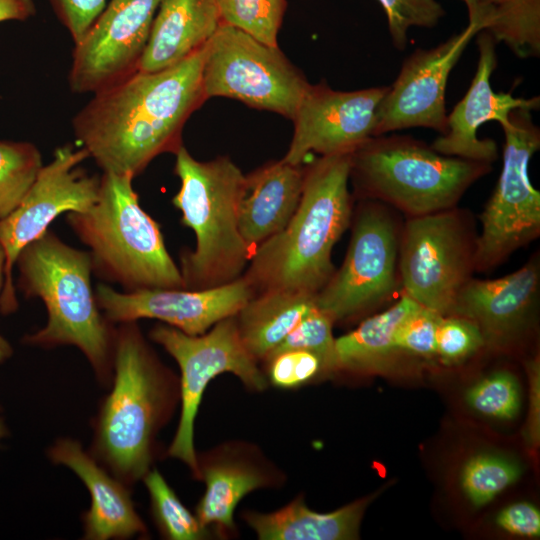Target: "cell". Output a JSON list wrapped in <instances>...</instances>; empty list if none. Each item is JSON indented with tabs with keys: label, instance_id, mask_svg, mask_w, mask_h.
I'll return each instance as SVG.
<instances>
[{
	"label": "cell",
	"instance_id": "6da1fadb",
	"mask_svg": "<svg viewBox=\"0 0 540 540\" xmlns=\"http://www.w3.org/2000/svg\"><path fill=\"white\" fill-rule=\"evenodd\" d=\"M205 47L173 66L136 71L93 93L75 114L77 145L103 172L134 178L158 155L178 150L184 124L206 101Z\"/></svg>",
	"mask_w": 540,
	"mask_h": 540
},
{
	"label": "cell",
	"instance_id": "7a4b0ae2",
	"mask_svg": "<svg viewBox=\"0 0 540 540\" xmlns=\"http://www.w3.org/2000/svg\"><path fill=\"white\" fill-rule=\"evenodd\" d=\"M351 153L320 156L305 169L301 198L290 221L251 255L245 278L252 288L316 295L332 277V249L352 212Z\"/></svg>",
	"mask_w": 540,
	"mask_h": 540
},
{
	"label": "cell",
	"instance_id": "3957f363",
	"mask_svg": "<svg viewBox=\"0 0 540 540\" xmlns=\"http://www.w3.org/2000/svg\"><path fill=\"white\" fill-rule=\"evenodd\" d=\"M15 265L25 297L40 298L47 310L46 325L26 335L29 345L77 347L102 384H111L116 327L101 312L91 286L88 251L74 248L55 233L45 232L28 244Z\"/></svg>",
	"mask_w": 540,
	"mask_h": 540
},
{
	"label": "cell",
	"instance_id": "277c9868",
	"mask_svg": "<svg viewBox=\"0 0 540 540\" xmlns=\"http://www.w3.org/2000/svg\"><path fill=\"white\" fill-rule=\"evenodd\" d=\"M111 384L94 420L89 452L130 485L150 470L153 438L167 400L163 370L136 321L116 327Z\"/></svg>",
	"mask_w": 540,
	"mask_h": 540
},
{
	"label": "cell",
	"instance_id": "5b68a950",
	"mask_svg": "<svg viewBox=\"0 0 540 540\" xmlns=\"http://www.w3.org/2000/svg\"><path fill=\"white\" fill-rule=\"evenodd\" d=\"M133 179L103 172L94 204L84 212L67 213V224L88 247L92 272L124 292L185 289L159 224L139 203Z\"/></svg>",
	"mask_w": 540,
	"mask_h": 540
},
{
	"label": "cell",
	"instance_id": "8992f818",
	"mask_svg": "<svg viewBox=\"0 0 540 540\" xmlns=\"http://www.w3.org/2000/svg\"><path fill=\"white\" fill-rule=\"evenodd\" d=\"M174 173L180 188L172 203L195 233V249L182 257L185 289H204L239 277L252 252L238 227V205L246 175L228 157L196 160L181 145Z\"/></svg>",
	"mask_w": 540,
	"mask_h": 540
},
{
	"label": "cell",
	"instance_id": "52a82bcc",
	"mask_svg": "<svg viewBox=\"0 0 540 540\" xmlns=\"http://www.w3.org/2000/svg\"><path fill=\"white\" fill-rule=\"evenodd\" d=\"M491 164L447 156L408 135L373 136L351 153L357 189L410 215L455 208Z\"/></svg>",
	"mask_w": 540,
	"mask_h": 540
},
{
	"label": "cell",
	"instance_id": "ba28073f",
	"mask_svg": "<svg viewBox=\"0 0 540 540\" xmlns=\"http://www.w3.org/2000/svg\"><path fill=\"white\" fill-rule=\"evenodd\" d=\"M532 110L509 114L504 133L503 163L494 191L480 216L474 268L486 272L503 263L540 234V192L529 178V162L540 149V129Z\"/></svg>",
	"mask_w": 540,
	"mask_h": 540
},
{
	"label": "cell",
	"instance_id": "9c48e42d",
	"mask_svg": "<svg viewBox=\"0 0 540 540\" xmlns=\"http://www.w3.org/2000/svg\"><path fill=\"white\" fill-rule=\"evenodd\" d=\"M310 83L278 46L221 23L207 42L202 70L205 99L228 97L292 120Z\"/></svg>",
	"mask_w": 540,
	"mask_h": 540
},
{
	"label": "cell",
	"instance_id": "30bf717a",
	"mask_svg": "<svg viewBox=\"0 0 540 540\" xmlns=\"http://www.w3.org/2000/svg\"><path fill=\"white\" fill-rule=\"evenodd\" d=\"M233 317L219 321L201 335H188L169 325H157L150 333L152 340L176 360L181 371L182 409L168 452L197 475L194 424L208 383L224 372H231L251 389L260 391L266 386V379L245 347Z\"/></svg>",
	"mask_w": 540,
	"mask_h": 540
},
{
	"label": "cell",
	"instance_id": "8fae6325",
	"mask_svg": "<svg viewBox=\"0 0 540 540\" xmlns=\"http://www.w3.org/2000/svg\"><path fill=\"white\" fill-rule=\"evenodd\" d=\"M476 239L455 208L410 217L399 242L405 294L421 306L449 315L472 278Z\"/></svg>",
	"mask_w": 540,
	"mask_h": 540
},
{
	"label": "cell",
	"instance_id": "7c38bea8",
	"mask_svg": "<svg viewBox=\"0 0 540 540\" xmlns=\"http://www.w3.org/2000/svg\"><path fill=\"white\" fill-rule=\"evenodd\" d=\"M87 158L88 152L78 145L67 143L57 147L19 206L0 221V245L5 255L0 296L3 314L18 308L12 273L21 251L47 232L58 216L84 212L96 201L100 178L80 167Z\"/></svg>",
	"mask_w": 540,
	"mask_h": 540
},
{
	"label": "cell",
	"instance_id": "4fadbf2b",
	"mask_svg": "<svg viewBox=\"0 0 540 540\" xmlns=\"http://www.w3.org/2000/svg\"><path fill=\"white\" fill-rule=\"evenodd\" d=\"M388 212L376 204L364 207L341 268L315 295V305L334 322L379 305L394 291L400 241Z\"/></svg>",
	"mask_w": 540,
	"mask_h": 540
},
{
	"label": "cell",
	"instance_id": "5bb4252c",
	"mask_svg": "<svg viewBox=\"0 0 540 540\" xmlns=\"http://www.w3.org/2000/svg\"><path fill=\"white\" fill-rule=\"evenodd\" d=\"M162 0H108L74 44L68 73L76 94L95 93L137 71Z\"/></svg>",
	"mask_w": 540,
	"mask_h": 540
},
{
	"label": "cell",
	"instance_id": "9a60e30c",
	"mask_svg": "<svg viewBox=\"0 0 540 540\" xmlns=\"http://www.w3.org/2000/svg\"><path fill=\"white\" fill-rule=\"evenodd\" d=\"M482 30L480 23L468 22L465 29L446 41L409 55L379 105L374 136L414 127L444 134L449 75L468 43Z\"/></svg>",
	"mask_w": 540,
	"mask_h": 540
},
{
	"label": "cell",
	"instance_id": "2e32d148",
	"mask_svg": "<svg viewBox=\"0 0 540 540\" xmlns=\"http://www.w3.org/2000/svg\"><path fill=\"white\" fill-rule=\"evenodd\" d=\"M388 86L355 91L309 84L292 121L293 137L283 160L301 165L310 153L320 156L353 152L373 137L379 105Z\"/></svg>",
	"mask_w": 540,
	"mask_h": 540
},
{
	"label": "cell",
	"instance_id": "e0dca14e",
	"mask_svg": "<svg viewBox=\"0 0 540 540\" xmlns=\"http://www.w3.org/2000/svg\"><path fill=\"white\" fill-rule=\"evenodd\" d=\"M244 278L204 289H142L120 292L98 284L95 296L111 323L157 319L188 335H201L219 321L235 316L252 298Z\"/></svg>",
	"mask_w": 540,
	"mask_h": 540
},
{
	"label": "cell",
	"instance_id": "ac0fdd59",
	"mask_svg": "<svg viewBox=\"0 0 540 540\" xmlns=\"http://www.w3.org/2000/svg\"><path fill=\"white\" fill-rule=\"evenodd\" d=\"M476 36L479 58L473 80L465 96L447 114L446 132L431 147L443 155L492 164L498 158L497 144L489 138L480 139L479 127L488 121L505 126L513 110L539 109L540 98H517L511 93L494 92L490 80L497 67V42L485 30Z\"/></svg>",
	"mask_w": 540,
	"mask_h": 540
},
{
	"label": "cell",
	"instance_id": "d6986e66",
	"mask_svg": "<svg viewBox=\"0 0 540 540\" xmlns=\"http://www.w3.org/2000/svg\"><path fill=\"white\" fill-rule=\"evenodd\" d=\"M540 266L533 257L521 268L492 280L471 278L458 293L451 314L473 321L484 345L504 348L526 327L539 297Z\"/></svg>",
	"mask_w": 540,
	"mask_h": 540
},
{
	"label": "cell",
	"instance_id": "ffe728a7",
	"mask_svg": "<svg viewBox=\"0 0 540 540\" xmlns=\"http://www.w3.org/2000/svg\"><path fill=\"white\" fill-rule=\"evenodd\" d=\"M48 456L54 464L72 470L87 487L91 503L83 515L84 539H127L145 534L146 527L127 484L84 450L80 442L61 438L49 448Z\"/></svg>",
	"mask_w": 540,
	"mask_h": 540
},
{
	"label": "cell",
	"instance_id": "44dd1931",
	"mask_svg": "<svg viewBox=\"0 0 540 540\" xmlns=\"http://www.w3.org/2000/svg\"><path fill=\"white\" fill-rule=\"evenodd\" d=\"M304 171L301 165L282 159L246 176L238 205V227L252 253L290 221L301 198Z\"/></svg>",
	"mask_w": 540,
	"mask_h": 540
},
{
	"label": "cell",
	"instance_id": "7402d4cb",
	"mask_svg": "<svg viewBox=\"0 0 540 540\" xmlns=\"http://www.w3.org/2000/svg\"><path fill=\"white\" fill-rule=\"evenodd\" d=\"M221 23L219 0H162L137 71L179 63L206 45Z\"/></svg>",
	"mask_w": 540,
	"mask_h": 540
},
{
	"label": "cell",
	"instance_id": "603a6c76",
	"mask_svg": "<svg viewBox=\"0 0 540 540\" xmlns=\"http://www.w3.org/2000/svg\"><path fill=\"white\" fill-rule=\"evenodd\" d=\"M373 498H363L329 513L313 511L302 500H295L272 513H247L245 519L262 540L356 539L361 518Z\"/></svg>",
	"mask_w": 540,
	"mask_h": 540
},
{
	"label": "cell",
	"instance_id": "cb8c5ba5",
	"mask_svg": "<svg viewBox=\"0 0 540 540\" xmlns=\"http://www.w3.org/2000/svg\"><path fill=\"white\" fill-rule=\"evenodd\" d=\"M315 295L265 291L239 311L242 341L255 358H266L315 306Z\"/></svg>",
	"mask_w": 540,
	"mask_h": 540
},
{
	"label": "cell",
	"instance_id": "d4e9b609",
	"mask_svg": "<svg viewBox=\"0 0 540 540\" xmlns=\"http://www.w3.org/2000/svg\"><path fill=\"white\" fill-rule=\"evenodd\" d=\"M420 304L403 294L393 306L369 317L334 341L333 370L376 371L399 352L393 344L398 325Z\"/></svg>",
	"mask_w": 540,
	"mask_h": 540
},
{
	"label": "cell",
	"instance_id": "484cf974",
	"mask_svg": "<svg viewBox=\"0 0 540 540\" xmlns=\"http://www.w3.org/2000/svg\"><path fill=\"white\" fill-rule=\"evenodd\" d=\"M519 58L540 55V0H479L473 21Z\"/></svg>",
	"mask_w": 540,
	"mask_h": 540
},
{
	"label": "cell",
	"instance_id": "4316f807",
	"mask_svg": "<svg viewBox=\"0 0 540 540\" xmlns=\"http://www.w3.org/2000/svg\"><path fill=\"white\" fill-rule=\"evenodd\" d=\"M199 476L204 478L206 489L195 515L204 527L216 525L220 529H233L237 504L249 492L264 485L257 471L238 464L211 465Z\"/></svg>",
	"mask_w": 540,
	"mask_h": 540
},
{
	"label": "cell",
	"instance_id": "83f0119b",
	"mask_svg": "<svg viewBox=\"0 0 540 540\" xmlns=\"http://www.w3.org/2000/svg\"><path fill=\"white\" fill-rule=\"evenodd\" d=\"M43 165L33 143L0 140V221L19 206Z\"/></svg>",
	"mask_w": 540,
	"mask_h": 540
},
{
	"label": "cell",
	"instance_id": "f1b7e54d",
	"mask_svg": "<svg viewBox=\"0 0 540 540\" xmlns=\"http://www.w3.org/2000/svg\"><path fill=\"white\" fill-rule=\"evenodd\" d=\"M143 480L150 495L153 515L166 538L198 540L207 536L206 527L183 505L158 470H149Z\"/></svg>",
	"mask_w": 540,
	"mask_h": 540
},
{
	"label": "cell",
	"instance_id": "f546056e",
	"mask_svg": "<svg viewBox=\"0 0 540 540\" xmlns=\"http://www.w3.org/2000/svg\"><path fill=\"white\" fill-rule=\"evenodd\" d=\"M222 23L256 40L278 46L287 0H219Z\"/></svg>",
	"mask_w": 540,
	"mask_h": 540
},
{
	"label": "cell",
	"instance_id": "4dcf8cb0",
	"mask_svg": "<svg viewBox=\"0 0 540 540\" xmlns=\"http://www.w3.org/2000/svg\"><path fill=\"white\" fill-rule=\"evenodd\" d=\"M519 476L520 469L512 461L496 455L479 454L465 464L461 484L471 503L479 507L515 483Z\"/></svg>",
	"mask_w": 540,
	"mask_h": 540
},
{
	"label": "cell",
	"instance_id": "1f68e13d",
	"mask_svg": "<svg viewBox=\"0 0 540 540\" xmlns=\"http://www.w3.org/2000/svg\"><path fill=\"white\" fill-rule=\"evenodd\" d=\"M469 406L496 419L513 418L520 407L519 385L509 372H496L472 386L466 394Z\"/></svg>",
	"mask_w": 540,
	"mask_h": 540
},
{
	"label": "cell",
	"instance_id": "d6a6232c",
	"mask_svg": "<svg viewBox=\"0 0 540 540\" xmlns=\"http://www.w3.org/2000/svg\"><path fill=\"white\" fill-rule=\"evenodd\" d=\"M333 322L315 305L265 360L288 350H306L321 358L325 371L333 370Z\"/></svg>",
	"mask_w": 540,
	"mask_h": 540
},
{
	"label": "cell",
	"instance_id": "836d02e7",
	"mask_svg": "<svg viewBox=\"0 0 540 540\" xmlns=\"http://www.w3.org/2000/svg\"><path fill=\"white\" fill-rule=\"evenodd\" d=\"M382 6L388 23L392 44L404 50L411 27L433 28L445 15L437 0H377Z\"/></svg>",
	"mask_w": 540,
	"mask_h": 540
},
{
	"label": "cell",
	"instance_id": "e575fe53",
	"mask_svg": "<svg viewBox=\"0 0 540 540\" xmlns=\"http://www.w3.org/2000/svg\"><path fill=\"white\" fill-rule=\"evenodd\" d=\"M484 346L478 326L459 315L442 316L436 329V355L445 364L461 362Z\"/></svg>",
	"mask_w": 540,
	"mask_h": 540
},
{
	"label": "cell",
	"instance_id": "d590c367",
	"mask_svg": "<svg viewBox=\"0 0 540 540\" xmlns=\"http://www.w3.org/2000/svg\"><path fill=\"white\" fill-rule=\"evenodd\" d=\"M442 315L419 306L396 328L393 344L399 352L418 356L436 355V329Z\"/></svg>",
	"mask_w": 540,
	"mask_h": 540
},
{
	"label": "cell",
	"instance_id": "8d00e7d4",
	"mask_svg": "<svg viewBox=\"0 0 540 540\" xmlns=\"http://www.w3.org/2000/svg\"><path fill=\"white\" fill-rule=\"evenodd\" d=\"M273 385L293 388L314 378L323 368L321 358L306 350H288L266 359Z\"/></svg>",
	"mask_w": 540,
	"mask_h": 540
},
{
	"label": "cell",
	"instance_id": "74e56055",
	"mask_svg": "<svg viewBox=\"0 0 540 540\" xmlns=\"http://www.w3.org/2000/svg\"><path fill=\"white\" fill-rule=\"evenodd\" d=\"M47 1L74 44L84 36L108 2V0Z\"/></svg>",
	"mask_w": 540,
	"mask_h": 540
},
{
	"label": "cell",
	"instance_id": "f35d334b",
	"mask_svg": "<svg viewBox=\"0 0 540 540\" xmlns=\"http://www.w3.org/2000/svg\"><path fill=\"white\" fill-rule=\"evenodd\" d=\"M496 522L504 531L524 537L540 535V513L527 502L514 503L504 508L497 516Z\"/></svg>",
	"mask_w": 540,
	"mask_h": 540
},
{
	"label": "cell",
	"instance_id": "ab89813d",
	"mask_svg": "<svg viewBox=\"0 0 540 540\" xmlns=\"http://www.w3.org/2000/svg\"><path fill=\"white\" fill-rule=\"evenodd\" d=\"M529 377H530V399L531 408L529 412V420L527 423V441L530 445L536 446L539 441V360L533 359L529 363Z\"/></svg>",
	"mask_w": 540,
	"mask_h": 540
},
{
	"label": "cell",
	"instance_id": "60d3db41",
	"mask_svg": "<svg viewBox=\"0 0 540 540\" xmlns=\"http://www.w3.org/2000/svg\"><path fill=\"white\" fill-rule=\"evenodd\" d=\"M36 12L34 0H0V22L26 21Z\"/></svg>",
	"mask_w": 540,
	"mask_h": 540
},
{
	"label": "cell",
	"instance_id": "b9f144b4",
	"mask_svg": "<svg viewBox=\"0 0 540 540\" xmlns=\"http://www.w3.org/2000/svg\"><path fill=\"white\" fill-rule=\"evenodd\" d=\"M4 266H5V255L3 248L0 245V296L3 287L4 280ZM13 354V348L10 343L0 334V363L8 360Z\"/></svg>",
	"mask_w": 540,
	"mask_h": 540
},
{
	"label": "cell",
	"instance_id": "7bdbcfd3",
	"mask_svg": "<svg viewBox=\"0 0 540 540\" xmlns=\"http://www.w3.org/2000/svg\"><path fill=\"white\" fill-rule=\"evenodd\" d=\"M468 9L469 21H473L477 15L479 0H461Z\"/></svg>",
	"mask_w": 540,
	"mask_h": 540
},
{
	"label": "cell",
	"instance_id": "ee69618b",
	"mask_svg": "<svg viewBox=\"0 0 540 540\" xmlns=\"http://www.w3.org/2000/svg\"><path fill=\"white\" fill-rule=\"evenodd\" d=\"M9 434L8 428L3 420L2 417H0V445L4 438H6Z\"/></svg>",
	"mask_w": 540,
	"mask_h": 540
}]
</instances>
